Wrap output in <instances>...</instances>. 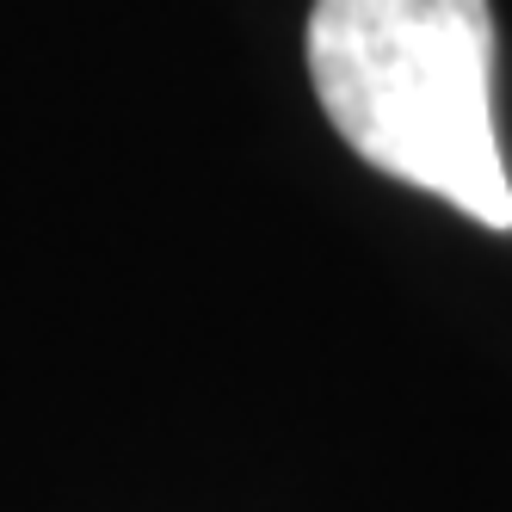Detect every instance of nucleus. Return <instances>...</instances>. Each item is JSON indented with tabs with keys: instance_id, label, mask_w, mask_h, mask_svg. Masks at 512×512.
Returning <instances> with one entry per match:
<instances>
[{
	"instance_id": "f257e3e1",
	"label": "nucleus",
	"mask_w": 512,
	"mask_h": 512,
	"mask_svg": "<svg viewBox=\"0 0 512 512\" xmlns=\"http://www.w3.org/2000/svg\"><path fill=\"white\" fill-rule=\"evenodd\" d=\"M309 75L352 155L494 235L512 229L488 0H315Z\"/></svg>"
}]
</instances>
